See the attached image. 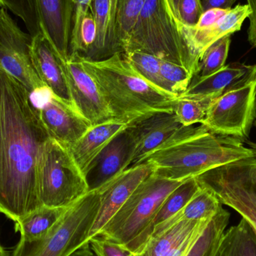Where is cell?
<instances>
[{
	"mask_svg": "<svg viewBox=\"0 0 256 256\" xmlns=\"http://www.w3.org/2000/svg\"><path fill=\"white\" fill-rule=\"evenodd\" d=\"M88 191L85 176L68 148L50 138L39 168L38 194L42 206L68 208Z\"/></svg>",
	"mask_w": 256,
	"mask_h": 256,
	"instance_id": "7",
	"label": "cell"
},
{
	"mask_svg": "<svg viewBox=\"0 0 256 256\" xmlns=\"http://www.w3.org/2000/svg\"><path fill=\"white\" fill-rule=\"evenodd\" d=\"M250 13L248 4H238L228 10L219 20L204 27L188 26L176 18L178 28L197 68L204 51L222 38L231 36L236 32L240 31L244 21Z\"/></svg>",
	"mask_w": 256,
	"mask_h": 256,
	"instance_id": "13",
	"label": "cell"
},
{
	"mask_svg": "<svg viewBox=\"0 0 256 256\" xmlns=\"http://www.w3.org/2000/svg\"><path fill=\"white\" fill-rule=\"evenodd\" d=\"M90 10L96 20L97 34L94 45L87 56L84 58L92 61H100L112 56L109 40L110 20L109 0H92Z\"/></svg>",
	"mask_w": 256,
	"mask_h": 256,
	"instance_id": "28",
	"label": "cell"
},
{
	"mask_svg": "<svg viewBox=\"0 0 256 256\" xmlns=\"http://www.w3.org/2000/svg\"><path fill=\"white\" fill-rule=\"evenodd\" d=\"M256 76V64L230 63L213 74L192 78L188 90L180 96H221L222 93L246 84Z\"/></svg>",
	"mask_w": 256,
	"mask_h": 256,
	"instance_id": "20",
	"label": "cell"
},
{
	"mask_svg": "<svg viewBox=\"0 0 256 256\" xmlns=\"http://www.w3.org/2000/svg\"><path fill=\"white\" fill-rule=\"evenodd\" d=\"M50 138L30 92L0 68V210L14 224L42 206L39 168Z\"/></svg>",
	"mask_w": 256,
	"mask_h": 256,
	"instance_id": "1",
	"label": "cell"
},
{
	"mask_svg": "<svg viewBox=\"0 0 256 256\" xmlns=\"http://www.w3.org/2000/svg\"></svg>",
	"mask_w": 256,
	"mask_h": 256,
	"instance_id": "48",
	"label": "cell"
},
{
	"mask_svg": "<svg viewBox=\"0 0 256 256\" xmlns=\"http://www.w3.org/2000/svg\"><path fill=\"white\" fill-rule=\"evenodd\" d=\"M250 160L213 168L196 179L200 184L213 190L222 204L237 212L256 234V190L250 177Z\"/></svg>",
	"mask_w": 256,
	"mask_h": 256,
	"instance_id": "9",
	"label": "cell"
},
{
	"mask_svg": "<svg viewBox=\"0 0 256 256\" xmlns=\"http://www.w3.org/2000/svg\"><path fill=\"white\" fill-rule=\"evenodd\" d=\"M128 127V124L114 120L92 126L74 144L68 148L84 176L99 154Z\"/></svg>",
	"mask_w": 256,
	"mask_h": 256,
	"instance_id": "21",
	"label": "cell"
},
{
	"mask_svg": "<svg viewBox=\"0 0 256 256\" xmlns=\"http://www.w3.org/2000/svg\"><path fill=\"white\" fill-rule=\"evenodd\" d=\"M228 12V10H224V9H209V10L203 12L202 15L200 18V21L196 25V26L204 27L212 25V24H214L215 22L219 20Z\"/></svg>",
	"mask_w": 256,
	"mask_h": 256,
	"instance_id": "38",
	"label": "cell"
},
{
	"mask_svg": "<svg viewBox=\"0 0 256 256\" xmlns=\"http://www.w3.org/2000/svg\"><path fill=\"white\" fill-rule=\"evenodd\" d=\"M140 51L180 64L195 74L197 66L178 28L168 0H146L132 27L124 52Z\"/></svg>",
	"mask_w": 256,
	"mask_h": 256,
	"instance_id": "4",
	"label": "cell"
},
{
	"mask_svg": "<svg viewBox=\"0 0 256 256\" xmlns=\"http://www.w3.org/2000/svg\"><path fill=\"white\" fill-rule=\"evenodd\" d=\"M243 140L215 135L202 124L183 126L147 156L154 176L184 182L226 164L254 156Z\"/></svg>",
	"mask_w": 256,
	"mask_h": 256,
	"instance_id": "2",
	"label": "cell"
},
{
	"mask_svg": "<svg viewBox=\"0 0 256 256\" xmlns=\"http://www.w3.org/2000/svg\"><path fill=\"white\" fill-rule=\"evenodd\" d=\"M222 206L213 190L201 185L200 190L186 206L172 218L155 227L150 237L160 234L180 221L210 220L220 212Z\"/></svg>",
	"mask_w": 256,
	"mask_h": 256,
	"instance_id": "23",
	"label": "cell"
},
{
	"mask_svg": "<svg viewBox=\"0 0 256 256\" xmlns=\"http://www.w3.org/2000/svg\"><path fill=\"white\" fill-rule=\"evenodd\" d=\"M183 182L148 176L97 236L127 245L152 222L167 196Z\"/></svg>",
	"mask_w": 256,
	"mask_h": 256,
	"instance_id": "6",
	"label": "cell"
},
{
	"mask_svg": "<svg viewBox=\"0 0 256 256\" xmlns=\"http://www.w3.org/2000/svg\"><path fill=\"white\" fill-rule=\"evenodd\" d=\"M122 54L132 68L144 80L156 88L166 92L161 79V60L154 56L140 51H130Z\"/></svg>",
	"mask_w": 256,
	"mask_h": 256,
	"instance_id": "30",
	"label": "cell"
},
{
	"mask_svg": "<svg viewBox=\"0 0 256 256\" xmlns=\"http://www.w3.org/2000/svg\"><path fill=\"white\" fill-rule=\"evenodd\" d=\"M129 127L136 144L132 166L142 164L148 155L165 144L183 126L173 112H160Z\"/></svg>",
	"mask_w": 256,
	"mask_h": 256,
	"instance_id": "19",
	"label": "cell"
},
{
	"mask_svg": "<svg viewBox=\"0 0 256 256\" xmlns=\"http://www.w3.org/2000/svg\"><path fill=\"white\" fill-rule=\"evenodd\" d=\"M244 142L246 143L248 147L250 148L254 153V156L250 160L249 173L251 182L256 190V143L248 140H244Z\"/></svg>",
	"mask_w": 256,
	"mask_h": 256,
	"instance_id": "41",
	"label": "cell"
},
{
	"mask_svg": "<svg viewBox=\"0 0 256 256\" xmlns=\"http://www.w3.org/2000/svg\"><path fill=\"white\" fill-rule=\"evenodd\" d=\"M64 69L75 110L92 126L114 120L97 82L84 67L80 56L76 52L70 54L64 61Z\"/></svg>",
	"mask_w": 256,
	"mask_h": 256,
	"instance_id": "11",
	"label": "cell"
},
{
	"mask_svg": "<svg viewBox=\"0 0 256 256\" xmlns=\"http://www.w3.org/2000/svg\"><path fill=\"white\" fill-rule=\"evenodd\" d=\"M69 256H96L90 248V243L84 245Z\"/></svg>",
	"mask_w": 256,
	"mask_h": 256,
	"instance_id": "43",
	"label": "cell"
},
{
	"mask_svg": "<svg viewBox=\"0 0 256 256\" xmlns=\"http://www.w3.org/2000/svg\"><path fill=\"white\" fill-rule=\"evenodd\" d=\"M110 6V20L109 40L111 52L112 55L116 54L114 48V18H115L116 7L117 0H109Z\"/></svg>",
	"mask_w": 256,
	"mask_h": 256,
	"instance_id": "42",
	"label": "cell"
},
{
	"mask_svg": "<svg viewBox=\"0 0 256 256\" xmlns=\"http://www.w3.org/2000/svg\"><path fill=\"white\" fill-rule=\"evenodd\" d=\"M96 24L91 10L82 20L80 33L79 44L76 54L86 58L91 50L96 40Z\"/></svg>",
	"mask_w": 256,
	"mask_h": 256,
	"instance_id": "34",
	"label": "cell"
},
{
	"mask_svg": "<svg viewBox=\"0 0 256 256\" xmlns=\"http://www.w3.org/2000/svg\"><path fill=\"white\" fill-rule=\"evenodd\" d=\"M100 206L98 190L88 191L70 206L40 238L20 240L12 256H69L90 243V234Z\"/></svg>",
	"mask_w": 256,
	"mask_h": 256,
	"instance_id": "5",
	"label": "cell"
},
{
	"mask_svg": "<svg viewBox=\"0 0 256 256\" xmlns=\"http://www.w3.org/2000/svg\"><path fill=\"white\" fill-rule=\"evenodd\" d=\"M0 256H9L8 252L4 250V248L0 244Z\"/></svg>",
	"mask_w": 256,
	"mask_h": 256,
	"instance_id": "45",
	"label": "cell"
},
{
	"mask_svg": "<svg viewBox=\"0 0 256 256\" xmlns=\"http://www.w3.org/2000/svg\"><path fill=\"white\" fill-rule=\"evenodd\" d=\"M256 120V76L215 99L202 126L215 135L248 140Z\"/></svg>",
	"mask_w": 256,
	"mask_h": 256,
	"instance_id": "8",
	"label": "cell"
},
{
	"mask_svg": "<svg viewBox=\"0 0 256 256\" xmlns=\"http://www.w3.org/2000/svg\"><path fill=\"white\" fill-rule=\"evenodd\" d=\"M216 94L204 96H178L173 105V114L183 126L202 124Z\"/></svg>",
	"mask_w": 256,
	"mask_h": 256,
	"instance_id": "29",
	"label": "cell"
},
{
	"mask_svg": "<svg viewBox=\"0 0 256 256\" xmlns=\"http://www.w3.org/2000/svg\"><path fill=\"white\" fill-rule=\"evenodd\" d=\"M210 220L177 222L160 234L152 236L134 256H185Z\"/></svg>",
	"mask_w": 256,
	"mask_h": 256,
	"instance_id": "17",
	"label": "cell"
},
{
	"mask_svg": "<svg viewBox=\"0 0 256 256\" xmlns=\"http://www.w3.org/2000/svg\"><path fill=\"white\" fill-rule=\"evenodd\" d=\"M135 140L128 126L99 154L85 174L90 191L98 189L131 166Z\"/></svg>",
	"mask_w": 256,
	"mask_h": 256,
	"instance_id": "12",
	"label": "cell"
},
{
	"mask_svg": "<svg viewBox=\"0 0 256 256\" xmlns=\"http://www.w3.org/2000/svg\"><path fill=\"white\" fill-rule=\"evenodd\" d=\"M146 0H117L114 25V44L116 54L124 52L130 34Z\"/></svg>",
	"mask_w": 256,
	"mask_h": 256,
	"instance_id": "27",
	"label": "cell"
},
{
	"mask_svg": "<svg viewBox=\"0 0 256 256\" xmlns=\"http://www.w3.org/2000/svg\"><path fill=\"white\" fill-rule=\"evenodd\" d=\"M0 6L20 18L32 37L42 32L37 0H0Z\"/></svg>",
	"mask_w": 256,
	"mask_h": 256,
	"instance_id": "33",
	"label": "cell"
},
{
	"mask_svg": "<svg viewBox=\"0 0 256 256\" xmlns=\"http://www.w3.org/2000/svg\"><path fill=\"white\" fill-rule=\"evenodd\" d=\"M32 39L18 26L7 9L0 8V68L24 85L30 94L48 88L33 62Z\"/></svg>",
	"mask_w": 256,
	"mask_h": 256,
	"instance_id": "10",
	"label": "cell"
},
{
	"mask_svg": "<svg viewBox=\"0 0 256 256\" xmlns=\"http://www.w3.org/2000/svg\"><path fill=\"white\" fill-rule=\"evenodd\" d=\"M108 104L112 120L128 126L160 112H173L177 96L144 80L122 52L100 61L80 56Z\"/></svg>",
	"mask_w": 256,
	"mask_h": 256,
	"instance_id": "3",
	"label": "cell"
},
{
	"mask_svg": "<svg viewBox=\"0 0 256 256\" xmlns=\"http://www.w3.org/2000/svg\"><path fill=\"white\" fill-rule=\"evenodd\" d=\"M152 173V166L146 162H142L129 167L114 180L98 189L100 192V209L92 228L90 240L98 236L137 186Z\"/></svg>",
	"mask_w": 256,
	"mask_h": 256,
	"instance_id": "14",
	"label": "cell"
},
{
	"mask_svg": "<svg viewBox=\"0 0 256 256\" xmlns=\"http://www.w3.org/2000/svg\"><path fill=\"white\" fill-rule=\"evenodd\" d=\"M230 214L224 207L210 220L204 231L185 256H216L222 236L230 222Z\"/></svg>",
	"mask_w": 256,
	"mask_h": 256,
	"instance_id": "26",
	"label": "cell"
},
{
	"mask_svg": "<svg viewBox=\"0 0 256 256\" xmlns=\"http://www.w3.org/2000/svg\"><path fill=\"white\" fill-rule=\"evenodd\" d=\"M254 126H255V127H256V120H255V122H254Z\"/></svg>",
	"mask_w": 256,
	"mask_h": 256,
	"instance_id": "46",
	"label": "cell"
},
{
	"mask_svg": "<svg viewBox=\"0 0 256 256\" xmlns=\"http://www.w3.org/2000/svg\"><path fill=\"white\" fill-rule=\"evenodd\" d=\"M180 1V0H168V2H170L172 9L173 13H174V16L177 18L178 14V7Z\"/></svg>",
	"mask_w": 256,
	"mask_h": 256,
	"instance_id": "44",
	"label": "cell"
},
{
	"mask_svg": "<svg viewBox=\"0 0 256 256\" xmlns=\"http://www.w3.org/2000/svg\"><path fill=\"white\" fill-rule=\"evenodd\" d=\"M69 207L42 206L22 218L15 224V230L20 233V240L30 242L44 236L58 222Z\"/></svg>",
	"mask_w": 256,
	"mask_h": 256,
	"instance_id": "24",
	"label": "cell"
},
{
	"mask_svg": "<svg viewBox=\"0 0 256 256\" xmlns=\"http://www.w3.org/2000/svg\"><path fill=\"white\" fill-rule=\"evenodd\" d=\"M200 188L201 185L198 183L196 178H191L184 180L167 196L148 226L136 238L124 246L134 254L138 252L150 238L155 227L168 220L180 212L200 190Z\"/></svg>",
	"mask_w": 256,
	"mask_h": 256,
	"instance_id": "22",
	"label": "cell"
},
{
	"mask_svg": "<svg viewBox=\"0 0 256 256\" xmlns=\"http://www.w3.org/2000/svg\"><path fill=\"white\" fill-rule=\"evenodd\" d=\"M0 213H1V210H0Z\"/></svg>",
	"mask_w": 256,
	"mask_h": 256,
	"instance_id": "47",
	"label": "cell"
},
{
	"mask_svg": "<svg viewBox=\"0 0 256 256\" xmlns=\"http://www.w3.org/2000/svg\"><path fill=\"white\" fill-rule=\"evenodd\" d=\"M218 256H256V234L244 219L226 230Z\"/></svg>",
	"mask_w": 256,
	"mask_h": 256,
	"instance_id": "25",
	"label": "cell"
},
{
	"mask_svg": "<svg viewBox=\"0 0 256 256\" xmlns=\"http://www.w3.org/2000/svg\"><path fill=\"white\" fill-rule=\"evenodd\" d=\"M250 8V14L248 16L250 20L248 28V42L252 48H256V0H246Z\"/></svg>",
	"mask_w": 256,
	"mask_h": 256,
	"instance_id": "39",
	"label": "cell"
},
{
	"mask_svg": "<svg viewBox=\"0 0 256 256\" xmlns=\"http://www.w3.org/2000/svg\"><path fill=\"white\" fill-rule=\"evenodd\" d=\"M201 0H180L178 19L188 26H195L203 14Z\"/></svg>",
	"mask_w": 256,
	"mask_h": 256,
	"instance_id": "37",
	"label": "cell"
},
{
	"mask_svg": "<svg viewBox=\"0 0 256 256\" xmlns=\"http://www.w3.org/2000/svg\"><path fill=\"white\" fill-rule=\"evenodd\" d=\"M32 51L34 67L42 82L57 99L75 110L64 72V60L43 33L33 37Z\"/></svg>",
	"mask_w": 256,
	"mask_h": 256,
	"instance_id": "16",
	"label": "cell"
},
{
	"mask_svg": "<svg viewBox=\"0 0 256 256\" xmlns=\"http://www.w3.org/2000/svg\"><path fill=\"white\" fill-rule=\"evenodd\" d=\"M38 110L49 136L67 148L74 144L92 127L86 118L52 93Z\"/></svg>",
	"mask_w": 256,
	"mask_h": 256,
	"instance_id": "15",
	"label": "cell"
},
{
	"mask_svg": "<svg viewBox=\"0 0 256 256\" xmlns=\"http://www.w3.org/2000/svg\"><path fill=\"white\" fill-rule=\"evenodd\" d=\"M92 0H73L74 12L70 36V54L76 52L79 44L81 24L86 15L90 12Z\"/></svg>",
	"mask_w": 256,
	"mask_h": 256,
	"instance_id": "35",
	"label": "cell"
},
{
	"mask_svg": "<svg viewBox=\"0 0 256 256\" xmlns=\"http://www.w3.org/2000/svg\"><path fill=\"white\" fill-rule=\"evenodd\" d=\"M160 76L166 91L177 97L188 90L194 78L183 66L164 60H161Z\"/></svg>",
	"mask_w": 256,
	"mask_h": 256,
	"instance_id": "32",
	"label": "cell"
},
{
	"mask_svg": "<svg viewBox=\"0 0 256 256\" xmlns=\"http://www.w3.org/2000/svg\"><path fill=\"white\" fill-rule=\"evenodd\" d=\"M90 244L96 256H135L124 245L100 236L90 239Z\"/></svg>",
	"mask_w": 256,
	"mask_h": 256,
	"instance_id": "36",
	"label": "cell"
},
{
	"mask_svg": "<svg viewBox=\"0 0 256 256\" xmlns=\"http://www.w3.org/2000/svg\"><path fill=\"white\" fill-rule=\"evenodd\" d=\"M237 0H201L203 12L212 8L230 10Z\"/></svg>",
	"mask_w": 256,
	"mask_h": 256,
	"instance_id": "40",
	"label": "cell"
},
{
	"mask_svg": "<svg viewBox=\"0 0 256 256\" xmlns=\"http://www.w3.org/2000/svg\"><path fill=\"white\" fill-rule=\"evenodd\" d=\"M231 42V36H225L209 46L202 56L194 78L209 76L224 67Z\"/></svg>",
	"mask_w": 256,
	"mask_h": 256,
	"instance_id": "31",
	"label": "cell"
},
{
	"mask_svg": "<svg viewBox=\"0 0 256 256\" xmlns=\"http://www.w3.org/2000/svg\"><path fill=\"white\" fill-rule=\"evenodd\" d=\"M42 32L64 61L70 56L73 0H37Z\"/></svg>",
	"mask_w": 256,
	"mask_h": 256,
	"instance_id": "18",
	"label": "cell"
}]
</instances>
